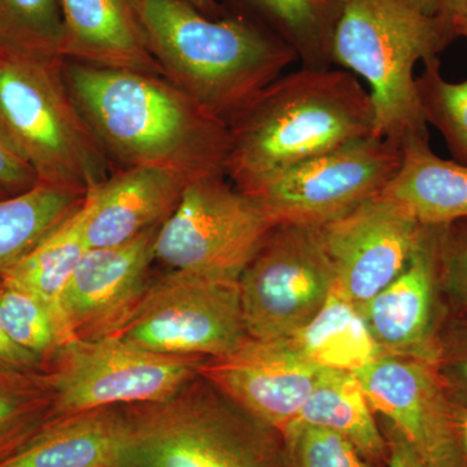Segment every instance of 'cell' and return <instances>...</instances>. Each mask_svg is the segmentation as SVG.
Instances as JSON below:
<instances>
[{
	"instance_id": "obj_16",
	"label": "cell",
	"mask_w": 467,
	"mask_h": 467,
	"mask_svg": "<svg viewBox=\"0 0 467 467\" xmlns=\"http://www.w3.org/2000/svg\"><path fill=\"white\" fill-rule=\"evenodd\" d=\"M318 371L287 340L252 337L230 355L205 359L199 368L202 377L279 432L299 417Z\"/></svg>"
},
{
	"instance_id": "obj_31",
	"label": "cell",
	"mask_w": 467,
	"mask_h": 467,
	"mask_svg": "<svg viewBox=\"0 0 467 467\" xmlns=\"http://www.w3.org/2000/svg\"><path fill=\"white\" fill-rule=\"evenodd\" d=\"M432 367L448 392L467 400V315L448 313Z\"/></svg>"
},
{
	"instance_id": "obj_27",
	"label": "cell",
	"mask_w": 467,
	"mask_h": 467,
	"mask_svg": "<svg viewBox=\"0 0 467 467\" xmlns=\"http://www.w3.org/2000/svg\"><path fill=\"white\" fill-rule=\"evenodd\" d=\"M63 39L60 0H0V50L63 58Z\"/></svg>"
},
{
	"instance_id": "obj_11",
	"label": "cell",
	"mask_w": 467,
	"mask_h": 467,
	"mask_svg": "<svg viewBox=\"0 0 467 467\" xmlns=\"http://www.w3.org/2000/svg\"><path fill=\"white\" fill-rule=\"evenodd\" d=\"M401 162V146L373 135L300 162L244 193L275 225L321 227L380 195Z\"/></svg>"
},
{
	"instance_id": "obj_21",
	"label": "cell",
	"mask_w": 467,
	"mask_h": 467,
	"mask_svg": "<svg viewBox=\"0 0 467 467\" xmlns=\"http://www.w3.org/2000/svg\"><path fill=\"white\" fill-rule=\"evenodd\" d=\"M227 14L269 30L296 54L301 67L328 69L337 0H223Z\"/></svg>"
},
{
	"instance_id": "obj_7",
	"label": "cell",
	"mask_w": 467,
	"mask_h": 467,
	"mask_svg": "<svg viewBox=\"0 0 467 467\" xmlns=\"http://www.w3.org/2000/svg\"><path fill=\"white\" fill-rule=\"evenodd\" d=\"M116 337L152 352L223 358L250 339L239 279L171 269Z\"/></svg>"
},
{
	"instance_id": "obj_20",
	"label": "cell",
	"mask_w": 467,
	"mask_h": 467,
	"mask_svg": "<svg viewBox=\"0 0 467 467\" xmlns=\"http://www.w3.org/2000/svg\"><path fill=\"white\" fill-rule=\"evenodd\" d=\"M402 162L382 195L400 202L422 225H450L467 218V165L441 159L429 138L411 135Z\"/></svg>"
},
{
	"instance_id": "obj_40",
	"label": "cell",
	"mask_w": 467,
	"mask_h": 467,
	"mask_svg": "<svg viewBox=\"0 0 467 467\" xmlns=\"http://www.w3.org/2000/svg\"><path fill=\"white\" fill-rule=\"evenodd\" d=\"M3 196H5V193H3L2 192H0V198H3Z\"/></svg>"
},
{
	"instance_id": "obj_19",
	"label": "cell",
	"mask_w": 467,
	"mask_h": 467,
	"mask_svg": "<svg viewBox=\"0 0 467 467\" xmlns=\"http://www.w3.org/2000/svg\"><path fill=\"white\" fill-rule=\"evenodd\" d=\"M126 430L125 407L51 418L0 467H112Z\"/></svg>"
},
{
	"instance_id": "obj_18",
	"label": "cell",
	"mask_w": 467,
	"mask_h": 467,
	"mask_svg": "<svg viewBox=\"0 0 467 467\" xmlns=\"http://www.w3.org/2000/svg\"><path fill=\"white\" fill-rule=\"evenodd\" d=\"M64 60L161 76L150 54L137 0H60Z\"/></svg>"
},
{
	"instance_id": "obj_14",
	"label": "cell",
	"mask_w": 467,
	"mask_h": 467,
	"mask_svg": "<svg viewBox=\"0 0 467 467\" xmlns=\"http://www.w3.org/2000/svg\"><path fill=\"white\" fill-rule=\"evenodd\" d=\"M355 374L374 413L404 436L427 467H467L447 391L432 365L382 356Z\"/></svg>"
},
{
	"instance_id": "obj_4",
	"label": "cell",
	"mask_w": 467,
	"mask_h": 467,
	"mask_svg": "<svg viewBox=\"0 0 467 467\" xmlns=\"http://www.w3.org/2000/svg\"><path fill=\"white\" fill-rule=\"evenodd\" d=\"M331 63L368 82L376 137L402 146L430 138L416 86L417 63L435 60L457 39L451 24L410 0H337Z\"/></svg>"
},
{
	"instance_id": "obj_25",
	"label": "cell",
	"mask_w": 467,
	"mask_h": 467,
	"mask_svg": "<svg viewBox=\"0 0 467 467\" xmlns=\"http://www.w3.org/2000/svg\"><path fill=\"white\" fill-rule=\"evenodd\" d=\"M88 250L84 202L75 214L0 279L26 288L39 297L67 334L60 313L61 295Z\"/></svg>"
},
{
	"instance_id": "obj_29",
	"label": "cell",
	"mask_w": 467,
	"mask_h": 467,
	"mask_svg": "<svg viewBox=\"0 0 467 467\" xmlns=\"http://www.w3.org/2000/svg\"><path fill=\"white\" fill-rule=\"evenodd\" d=\"M416 86L427 125L441 134L451 160L467 165V79L447 81L441 75V58H435L423 64Z\"/></svg>"
},
{
	"instance_id": "obj_30",
	"label": "cell",
	"mask_w": 467,
	"mask_h": 467,
	"mask_svg": "<svg viewBox=\"0 0 467 467\" xmlns=\"http://www.w3.org/2000/svg\"><path fill=\"white\" fill-rule=\"evenodd\" d=\"M288 467H382L344 436L295 420L281 432Z\"/></svg>"
},
{
	"instance_id": "obj_9",
	"label": "cell",
	"mask_w": 467,
	"mask_h": 467,
	"mask_svg": "<svg viewBox=\"0 0 467 467\" xmlns=\"http://www.w3.org/2000/svg\"><path fill=\"white\" fill-rule=\"evenodd\" d=\"M275 226L226 175H204L187 186L160 227L155 260L169 269L239 279Z\"/></svg>"
},
{
	"instance_id": "obj_17",
	"label": "cell",
	"mask_w": 467,
	"mask_h": 467,
	"mask_svg": "<svg viewBox=\"0 0 467 467\" xmlns=\"http://www.w3.org/2000/svg\"><path fill=\"white\" fill-rule=\"evenodd\" d=\"M196 178L161 165L115 169L86 193L88 247H113L162 225Z\"/></svg>"
},
{
	"instance_id": "obj_33",
	"label": "cell",
	"mask_w": 467,
	"mask_h": 467,
	"mask_svg": "<svg viewBox=\"0 0 467 467\" xmlns=\"http://www.w3.org/2000/svg\"><path fill=\"white\" fill-rule=\"evenodd\" d=\"M38 182L36 169L0 126V192L5 196L17 195Z\"/></svg>"
},
{
	"instance_id": "obj_23",
	"label": "cell",
	"mask_w": 467,
	"mask_h": 467,
	"mask_svg": "<svg viewBox=\"0 0 467 467\" xmlns=\"http://www.w3.org/2000/svg\"><path fill=\"white\" fill-rule=\"evenodd\" d=\"M285 340L318 368L358 373L383 356L361 313L335 290L318 315Z\"/></svg>"
},
{
	"instance_id": "obj_26",
	"label": "cell",
	"mask_w": 467,
	"mask_h": 467,
	"mask_svg": "<svg viewBox=\"0 0 467 467\" xmlns=\"http://www.w3.org/2000/svg\"><path fill=\"white\" fill-rule=\"evenodd\" d=\"M0 317L9 339L50 368L70 337L54 313L36 295L0 279Z\"/></svg>"
},
{
	"instance_id": "obj_34",
	"label": "cell",
	"mask_w": 467,
	"mask_h": 467,
	"mask_svg": "<svg viewBox=\"0 0 467 467\" xmlns=\"http://www.w3.org/2000/svg\"><path fill=\"white\" fill-rule=\"evenodd\" d=\"M45 373L38 359L26 350L18 348L9 339L0 317V374H38Z\"/></svg>"
},
{
	"instance_id": "obj_22",
	"label": "cell",
	"mask_w": 467,
	"mask_h": 467,
	"mask_svg": "<svg viewBox=\"0 0 467 467\" xmlns=\"http://www.w3.org/2000/svg\"><path fill=\"white\" fill-rule=\"evenodd\" d=\"M297 420L344 436L367 459L386 467V438L355 373L319 368L315 387Z\"/></svg>"
},
{
	"instance_id": "obj_8",
	"label": "cell",
	"mask_w": 467,
	"mask_h": 467,
	"mask_svg": "<svg viewBox=\"0 0 467 467\" xmlns=\"http://www.w3.org/2000/svg\"><path fill=\"white\" fill-rule=\"evenodd\" d=\"M207 358L152 352L119 337L67 342L46 371L52 417L171 398Z\"/></svg>"
},
{
	"instance_id": "obj_36",
	"label": "cell",
	"mask_w": 467,
	"mask_h": 467,
	"mask_svg": "<svg viewBox=\"0 0 467 467\" xmlns=\"http://www.w3.org/2000/svg\"><path fill=\"white\" fill-rule=\"evenodd\" d=\"M410 2L423 14L451 24L454 30L461 18L467 15V0H410Z\"/></svg>"
},
{
	"instance_id": "obj_2",
	"label": "cell",
	"mask_w": 467,
	"mask_h": 467,
	"mask_svg": "<svg viewBox=\"0 0 467 467\" xmlns=\"http://www.w3.org/2000/svg\"><path fill=\"white\" fill-rule=\"evenodd\" d=\"M229 130L226 177L250 192L300 162L376 137V117L358 76L301 67L261 91Z\"/></svg>"
},
{
	"instance_id": "obj_5",
	"label": "cell",
	"mask_w": 467,
	"mask_h": 467,
	"mask_svg": "<svg viewBox=\"0 0 467 467\" xmlns=\"http://www.w3.org/2000/svg\"><path fill=\"white\" fill-rule=\"evenodd\" d=\"M125 409L112 467H288L281 432L201 374L165 400Z\"/></svg>"
},
{
	"instance_id": "obj_13",
	"label": "cell",
	"mask_w": 467,
	"mask_h": 467,
	"mask_svg": "<svg viewBox=\"0 0 467 467\" xmlns=\"http://www.w3.org/2000/svg\"><path fill=\"white\" fill-rule=\"evenodd\" d=\"M155 226L113 247L88 248L61 295L60 313L72 339L116 337L149 290Z\"/></svg>"
},
{
	"instance_id": "obj_35",
	"label": "cell",
	"mask_w": 467,
	"mask_h": 467,
	"mask_svg": "<svg viewBox=\"0 0 467 467\" xmlns=\"http://www.w3.org/2000/svg\"><path fill=\"white\" fill-rule=\"evenodd\" d=\"M380 420H382L380 429H382L387 448H389L386 467H427L413 448L405 441L404 436L391 423L387 422L383 418Z\"/></svg>"
},
{
	"instance_id": "obj_24",
	"label": "cell",
	"mask_w": 467,
	"mask_h": 467,
	"mask_svg": "<svg viewBox=\"0 0 467 467\" xmlns=\"http://www.w3.org/2000/svg\"><path fill=\"white\" fill-rule=\"evenodd\" d=\"M86 190L38 182L0 198V278L82 207Z\"/></svg>"
},
{
	"instance_id": "obj_32",
	"label": "cell",
	"mask_w": 467,
	"mask_h": 467,
	"mask_svg": "<svg viewBox=\"0 0 467 467\" xmlns=\"http://www.w3.org/2000/svg\"><path fill=\"white\" fill-rule=\"evenodd\" d=\"M441 282L450 313L467 315V218L444 227Z\"/></svg>"
},
{
	"instance_id": "obj_1",
	"label": "cell",
	"mask_w": 467,
	"mask_h": 467,
	"mask_svg": "<svg viewBox=\"0 0 467 467\" xmlns=\"http://www.w3.org/2000/svg\"><path fill=\"white\" fill-rule=\"evenodd\" d=\"M63 67L77 106L115 169L161 165L193 177L226 175L229 126L165 77L72 60Z\"/></svg>"
},
{
	"instance_id": "obj_10",
	"label": "cell",
	"mask_w": 467,
	"mask_h": 467,
	"mask_svg": "<svg viewBox=\"0 0 467 467\" xmlns=\"http://www.w3.org/2000/svg\"><path fill=\"white\" fill-rule=\"evenodd\" d=\"M335 285L321 227L275 225L239 278L252 339H285L324 308Z\"/></svg>"
},
{
	"instance_id": "obj_3",
	"label": "cell",
	"mask_w": 467,
	"mask_h": 467,
	"mask_svg": "<svg viewBox=\"0 0 467 467\" xmlns=\"http://www.w3.org/2000/svg\"><path fill=\"white\" fill-rule=\"evenodd\" d=\"M162 75L230 126L297 60L287 43L245 18H214L187 0H137Z\"/></svg>"
},
{
	"instance_id": "obj_6",
	"label": "cell",
	"mask_w": 467,
	"mask_h": 467,
	"mask_svg": "<svg viewBox=\"0 0 467 467\" xmlns=\"http://www.w3.org/2000/svg\"><path fill=\"white\" fill-rule=\"evenodd\" d=\"M63 66V58L0 50V126L39 182L88 192L113 167L77 106Z\"/></svg>"
},
{
	"instance_id": "obj_37",
	"label": "cell",
	"mask_w": 467,
	"mask_h": 467,
	"mask_svg": "<svg viewBox=\"0 0 467 467\" xmlns=\"http://www.w3.org/2000/svg\"><path fill=\"white\" fill-rule=\"evenodd\" d=\"M447 391V389H445ZM448 401H450L451 420L454 429L459 436L461 450L463 451L467 463V400L457 398L447 391Z\"/></svg>"
},
{
	"instance_id": "obj_38",
	"label": "cell",
	"mask_w": 467,
	"mask_h": 467,
	"mask_svg": "<svg viewBox=\"0 0 467 467\" xmlns=\"http://www.w3.org/2000/svg\"><path fill=\"white\" fill-rule=\"evenodd\" d=\"M187 2L209 17L220 18L229 15L218 0H187Z\"/></svg>"
},
{
	"instance_id": "obj_12",
	"label": "cell",
	"mask_w": 467,
	"mask_h": 467,
	"mask_svg": "<svg viewBox=\"0 0 467 467\" xmlns=\"http://www.w3.org/2000/svg\"><path fill=\"white\" fill-rule=\"evenodd\" d=\"M321 232L333 261L334 290L358 309L404 272L426 225L380 193Z\"/></svg>"
},
{
	"instance_id": "obj_28",
	"label": "cell",
	"mask_w": 467,
	"mask_h": 467,
	"mask_svg": "<svg viewBox=\"0 0 467 467\" xmlns=\"http://www.w3.org/2000/svg\"><path fill=\"white\" fill-rule=\"evenodd\" d=\"M52 404L45 373L0 374V460L51 420Z\"/></svg>"
},
{
	"instance_id": "obj_15",
	"label": "cell",
	"mask_w": 467,
	"mask_h": 467,
	"mask_svg": "<svg viewBox=\"0 0 467 467\" xmlns=\"http://www.w3.org/2000/svg\"><path fill=\"white\" fill-rule=\"evenodd\" d=\"M444 227L426 226L404 272L358 308L383 356L434 364L439 334L450 313L441 282Z\"/></svg>"
},
{
	"instance_id": "obj_39",
	"label": "cell",
	"mask_w": 467,
	"mask_h": 467,
	"mask_svg": "<svg viewBox=\"0 0 467 467\" xmlns=\"http://www.w3.org/2000/svg\"><path fill=\"white\" fill-rule=\"evenodd\" d=\"M456 36L457 38H466L467 39V15L461 18L459 23L456 26Z\"/></svg>"
}]
</instances>
